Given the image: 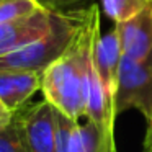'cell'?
<instances>
[{
  "mask_svg": "<svg viewBox=\"0 0 152 152\" xmlns=\"http://www.w3.org/2000/svg\"><path fill=\"white\" fill-rule=\"evenodd\" d=\"M100 33V7L90 5L80 10V23L67 51L41 74L44 100L64 116L79 121L85 116L87 72L92 44Z\"/></svg>",
  "mask_w": 152,
  "mask_h": 152,
  "instance_id": "obj_1",
  "label": "cell"
},
{
  "mask_svg": "<svg viewBox=\"0 0 152 152\" xmlns=\"http://www.w3.org/2000/svg\"><path fill=\"white\" fill-rule=\"evenodd\" d=\"M80 10L53 12V26L44 38L0 57V72H38L59 59L75 38Z\"/></svg>",
  "mask_w": 152,
  "mask_h": 152,
  "instance_id": "obj_2",
  "label": "cell"
},
{
  "mask_svg": "<svg viewBox=\"0 0 152 152\" xmlns=\"http://www.w3.org/2000/svg\"><path fill=\"white\" fill-rule=\"evenodd\" d=\"M136 108L144 115L147 129H152V56L144 62H136L121 56L118 88L115 96V115Z\"/></svg>",
  "mask_w": 152,
  "mask_h": 152,
  "instance_id": "obj_3",
  "label": "cell"
},
{
  "mask_svg": "<svg viewBox=\"0 0 152 152\" xmlns=\"http://www.w3.org/2000/svg\"><path fill=\"white\" fill-rule=\"evenodd\" d=\"M13 119L28 152H56V110L46 100L23 106Z\"/></svg>",
  "mask_w": 152,
  "mask_h": 152,
  "instance_id": "obj_4",
  "label": "cell"
},
{
  "mask_svg": "<svg viewBox=\"0 0 152 152\" xmlns=\"http://www.w3.org/2000/svg\"><path fill=\"white\" fill-rule=\"evenodd\" d=\"M56 152H118L113 136L87 121L64 116L56 110Z\"/></svg>",
  "mask_w": 152,
  "mask_h": 152,
  "instance_id": "obj_5",
  "label": "cell"
},
{
  "mask_svg": "<svg viewBox=\"0 0 152 152\" xmlns=\"http://www.w3.org/2000/svg\"><path fill=\"white\" fill-rule=\"evenodd\" d=\"M53 26V12L39 8L18 21L0 25V57L44 38Z\"/></svg>",
  "mask_w": 152,
  "mask_h": 152,
  "instance_id": "obj_6",
  "label": "cell"
},
{
  "mask_svg": "<svg viewBox=\"0 0 152 152\" xmlns=\"http://www.w3.org/2000/svg\"><path fill=\"white\" fill-rule=\"evenodd\" d=\"M115 31L123 56L136 62H144L152 56V10L149 7L131 20L115 25Z\"/></svg>",
  "mask_w": 152,
  "mask_h": 152,
  "instance_id": "obj_7",
  "label": "cell"
},
{
  "mask_svg": "<svg viewBox=\"0 0 152 152\" xmlns=\"http://www.w3.org/2000/svg\"><path fill=\"white\" fill-rule=\"evenodd\" d=\"M121 56V46H119V39L115 30L105 34H96L92 46V61L100 80L105 85L110 98L113 100V105H115L116 88H118V72Z\"/></svg>",
  "mask_w": 152,
  "mask_h": 152,
  "instance_id": "obj_8",
  "label": "cell"
},
{
  "mask_svg": "<svg viewBox=\"0 0 152 152\" xmlns=\"http://www.w3.org/2000/svg\"><path fill=\"white\" fill-rule=\"evenodd\" d=\"M38 90H41V74L8 70L0 72V102L12 113L26 106Z\"/></svg>",
  "mask_w": 152,
  "mask_h": 152,
  "instance_id": "obj_9",
  "label": "cell"
},
{
  "mask_svg": "<svg viewBox=\"0 0 152 152\" xmlns=\"http://www.w3.org/2000/svg\"><path fill=\"white\" fill-rule=\"evenodd\" d=\"M100 5H102L103 13L110 20L115 21V25H119L141 13L147 7V2L144 0H100Z\"/></svg>",
  "mask_w": 152,
  "mask_h": 152,
  "instance_id": "obj_10",
  "label": "cell"
},
{
  "mask_svg": "<svg viewBox=\"0 0 152 152\" xmlns=\"http://www.w3.org/2000/svg\"><path fill=\"white\" fill-rule=\"evenodd\" d=\"M34 0H0V25L18 21L39 10Z\"/></svg>",
  "mask_w": 152,
  "mask_h": 152,
  "instance_id": "obj_11",
  "label": "cell"
},
{
  "mask_svg": "<svg viewBox=\"0 0 152 152\" xmlns=\"http://www.w3.org/2000/svg\"><path fill=\"white\" fill-rule=\"evenodd\" d=\"M0 152H28L15 119L0 128Z\"/></svg>",
  "mask_w": 152,
  "mask_h": 152,
  "instance_id": "obj_12",
  "label": "cell"
},
{
  "mask_svg": "<svg viewBox=\"0 0 152 152\" xmlns=\"http://www.w3.org/2000/svg\"><path fill=\"white\" fill-rule=\"evenodd\" d=\"M41 8L49 12H62V8L72 7V5H77L80 2H85V0H34Z\"/></svg>",
  "mask_w": 152,
  "mask_h": 152,
  "instance_id": "obj_13",
  "label": "cell"
},
{
  "mask_svg": "<svg viewBox=\"0 0 152 152\" xmlns=\"http://www.w3.org/2000/svg\"><path fill=\"white\" fill-rule=\"evenodd\" d=\"M12 119H13V113H12L4 103L0 102V128L5 126V124H8Z\"/></svg>",
  "mask_w": 152,
  "mask_h": 152,
  "instance_id": "obj_14",
  "label": "cell"
},
{
  "mask_svg": "<svg viewBox=\"0 0 152 152\" xmlns=\"http://www.w3.org/2000/svg\"><path fill=\"white\" fill-rule=\"evenodd\" d=\"M142 152H152V129L145 131V137H144V147Z\"/></svg>",
  "mask_w": 152,
  "mask_h": 152,
  "instance_id": "obj_15",
  "label": "cell"
},
{
  "mask_svg": "<svg viewBox=\"0 0 152 152\" xmlns=\"http://www.w3.org/2000/svg\"><path fill=\"white\" fill-rule=\"evenodd\" d=\"M147 7H149V8H151V10H152V0H149V2H147Z\"/></svg>",
  "mask_w": 152,
  "mask_h": 152,
  "instance_id": "obj_16",
  "label": "cell"
},
{
  "mask_svg": "<svg viewBox=\"0 0 152 152\" xmlns=\"http://www.w3.org/2000/svg\"><path fill=\"white\" fill-rule=\"evenodd\" d=\"M144 2H149V0H144Z\"/></svg>",
  "mask_w": 152,
  "mask_h": 152,
  "instance_id": "obj_17",
  "label": "cell"
}]
</instances>
